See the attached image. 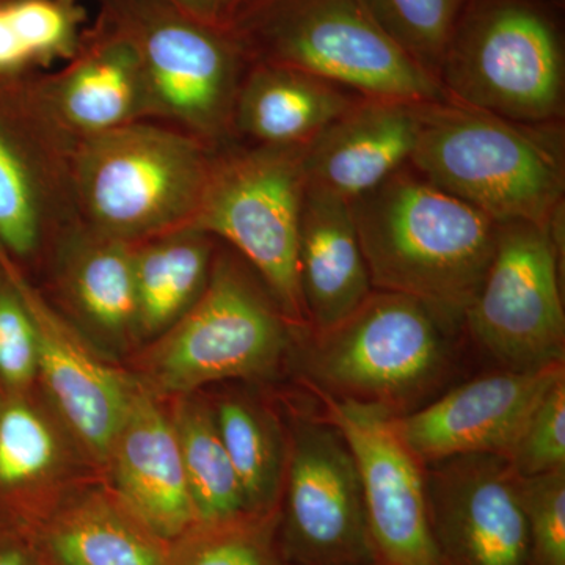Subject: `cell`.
Returning a JSON list of instances; mask_svg holds the SVG:
<instances>
[{
    "instance_id": "obj_31",
    "label": "cell",
    "mask_w": 565,
    "mask_h": 565,
    "mask_svg": "<svg viewBox=\"0 0 565 565\" xmlns=\"http://www.w3.org/2000/svg\"><path fill=\"white\" fill-rule=\"evenodd\" d=\"M527 565H565V470L520 478Z\"/></svg>"
},
{
    "instance_id": "obj_32",
    "label": "cell",
    "mask_w": 565,
    "mask_h": 565,
    "mask_svg": "<svg viewBox=\"0 0 565 565\" xmlns=\"http://www.w3.org/2000/svg\"><path fill=\"white\" fill-rule=\"evenodd\" d=\"M40 237V214L31 174L0 129V243L28 255Z\"/></svg>"
},
{
    "instance_id": "obj_5",
    "label": "cell",
    "mask_w": 565,
    "mask_h": 565,
    "mask_svg": "<svg viewBox=\"0 0 565 565\" xmlns=\"http://www.w3.org/2000/svg\"><path fill=\"white\" fill-rule=\"evenodd\" d=\"M302 329L288 321L239 255L212 259L203 292L145 355V386L188 396L226 381H269L292 359Z\"/></svg>"
},
{
    "instance_id": "obj_27",
    "label": "cell",
    "mask_w": 565,
    "mask_h": 565,
    "mask_svg": "<svg viewBox=\"0 0 565 565\" xmlns=\"http://www.w3.org/2000/svg\"><path fill=\"white\" fill-rule=\"evenodd\" d=\"M278 508L196 522L169 545L167 565H291L278 535Z\"/></svg>"
},
{
    "instance_id": "obj_15",
    "label": "cell",
    "mask_w": 565,
    "mask_h": 565,
    "mask_svg": "<svg viewBox=\"0 0 565 565\" xmlns=\"http://www.w3.org/2000/svg\"><path fill=\"white\" fill-rule=\"evenodd\" d=\"M3 275L20 292L36 333L39 377L63 426L96 462L106 463L137 381L107 364L0 255Z\"/></svg>"
},
{
    "instance_id": "obj_21",
    "label": "cell",
    "mask_w": 565,
    "mask_h": 565,
    "mask_svg": "<svg viewBox=\"0 0 565 565\" xmlns=\"http://www.w3.org/2000/svg\"><path fill=\"white\" fill-rule=\"evenodd\" d=\"M35 541L61 565H167L170 545L111 490L98 489L66 493Z\"/></svg>"
},
{
    "instance_id": "obj_14",
    "label": "cell",
    "mask_w": 565,
    "mask_h": 565,
    "mask_svg": "<svg viewBox=\"0 0 565 565\" xmlns=\"http://www.w3.org/2000/svg\"><path fill=\"white\" fill-rule=\"evenodd\" d=\"M565 375V363L544 370H500L441 392L411 414L392 416L401 440L426 465L470 455L504 459L541 397Z\"/></svg>"
},
{
    "instance_id": "obj_28",
    "label": "cell",
    "mask_w": 565,
    "mask_h": 565,
    "mask_svg": "<svg viewBox=\"0 0 565 565\" xmlns=\"http://www.w3.org/2000/svg\"><path fill=\"white\" fill-rule=\"evenodd\" d=\"M81 22L74 0H2L0 73L73 54Z\"/></svg>"
},
{
    "instance_id": "obj_13",
    "label": "cell",
    "mask_w": 565,
    "mask_h": 565,
    "mask_svg": "<svg viewBox=\"0 0 565 565\" xmlns=\"http://www.w3.org/2000/svg\"><path fill=\"white\" fill-rule=\"evenodd\" d=\"M427 511L444 565H527L519 476L497 455L426 465Z\"/></svg>"
},
{
    "instance_id": "obj_7",
    "label": "cell",
    "mask_w": 565,
    "mask_h": 565,
    "mask_svg": "<svg viewBox=\"0 0 565 565\" xmlns=\"http://www.w3.org/2000/svg\"><path fill=\"white\" fill-rule=\"evenodd\" d=\"M305 147H269L214 162L202 203L185 228L221 237L258 274L282 315L308 330L297 248L307 191Z\"/></svg>"
},
{
    "instance_id": "obj_19",
    "label": "cell",
    "mask_w": 565,
    "mask_h": 565,
    "mask_svg": "<svg viewBox=\"0 0 565 565\" xmlns=\"http://www.w3.org/2000/svg\"><path fill=\"white\" fill-rule=\"evenodd\" d=\"M65 438L28 393L0 390V522L35 535L66 493Z\"/></svg>"
},
{
    "instance_id": "obj_1",
    "label": "cell",
    "mask_w": 565,
    "mask_h": 565,
    "mask_svg": "<svg viewBox=\"0 0 565 565\" xmlns=\"http://www.w3.org/2000/svg\"><path fill=\"white\" fill-rule=\"evenodd\" d=\"M371 282L462 322L494 253L498 222L411 163L351 203Z\"/></svg>"
},
{
    "instance_id": "obj_3",
    "label": "cell",
    "mask_w": 565,
    "mask_h": 565,
    "mask_svg": "<svg viewBox=\"0 0 565 565\" xmlns=\"http://www.w3.org/2000/svg\"><path fill=\"white\" fill-rule=\"evenodd\" d=\"M411 166L494 222L550 225L565 204L564 122H522L441 99L419 107Z\"/></svg>"
},
{
    "instance_id": "obj_35",
    "label": "cell",
    "mask_w": 565,
    "mask_h": 565,
    "mask_svg": "<svg viewBox=\"0 0 565 565\" xmlns=\"http://www.w3.org/2000/svg\"><path fill=\"white\" fill-rule=\"evenodd\" d=\"M152 2L162 3L206 24L226 29L241 0H152Z\"/></svg>"
},
{
    "instance_id": "obj_17",
    "label": "cell",
    "mask_w": 565,
    "mask_h": 565,
    "mask_svg": "<svg viewBox=\"0 0 565 565\" xmlns=\"http://www.w3.org/2000/svg\"><path fill=\"white\" fill-rule=\"evenodd\" d=\"M423 103L360 99L305 147L307 185L352 203L411 162Z\"/></svg>"
},
{
    "instance_id": "obj_34",
    "label": "cell",
    "mask_w": 565,
    "mask_h": 565,
    "mask_svg": "<svg viewBox=\"0 0 565 565\" xmlns=\"http://www.w3.org/2000/svg\"><path fill=\"white\" fill-rule=\"evenodd\" d=\"M0 565H39L35 535L0 522Z\"/></svg>"
},
{
    "instance_id": "obj_36",
    "label": "cell",
    "mask_w": 565,
    "mask_h": 565,
    "mask_svg": "<svg viewBox=\"0 0 565 565\" xmlns=\"http://www.w3.org/2000/svg\"><path fill=\"white\" fill-rule=\"evenodd\" d=\"M39 545V544H36ZM39 565H61L55 563L54 559L50 555H46V553L43 552V550L39 546Z\"/></svg>"
},
{
    "instance_id": "obj_4",
    "label": "cell",
    "mask_w": 565,
    "mask_h": 565,
    "mask_svg": "<svg viewBox=\"0 0 565 565\" xmlns=\"http://www.w3.org/2000/svg\"><path fill=\"white\" fill-rule=\"evenodd\" d=\"M250 63L289 66L405 103L446 99L377 24L364 0H243L226 25Z\"/></svg>"
},
{
    "instance_id": "obj_24",
    "label": "cell",
    "mask_w": 565,
    "mask_h": 565,
    "mask_svg": "<svg viewBox=\"0 0 565 565\" xmlns=\"http://www.w3.org/2000/svg\"><path fill=\"white\" fill-rule=\"evenodd\" d=\"M215 426L243 487L248 512L280 504L288 433L269 407L247 394L218 397L212 405Z\"/></svg>"
},
{
    "instance_id": "obj_29",
    "label": "cell",
    "mask_w": 565,
    "mask_h": 565,
    "mask_svg": "<svg viewBox=\"0 0 565 565\" xmlns=\"http://www.w3.org/2000/svg\"><path fill=\"white\" fill-rule=\"evenodd\" d=\"M468 2L470 0H364L386 35L434 79H437L452 29Z\"/></svg>"
},
{
    "instance_id": "obj_16",
    "label": "cell",
    "mask_w": 565,
    "mask_h": 565,
    "mask_svg": "<svg viewBox=\"0 0 565 565\" xmlns=\"http://www.w3.org/2000/svg\"><path fill=\"white\" fill-rule=\"evenodd\" d=\"M104 465L111 492L163 541L196 523L172 416L140 382Z\"/></svg>"
},
{
    "instance_id": "obj_23",
    "label": "cell",
    "mask_w": 565,
    "mask_h": 565,
    "mask_svg": "<svg viewBox=\"0 0 565 565\" xmlns=\"http://www.w3.org/2000/svg\"><path fill=\"white\" fill-rule=\"evenodd\" d=\"M210 237L182 228L134 250L137 330L166 332L195 303L214 259Z\"/></svg>"
},
{
    "instance_id": "obj_11",
    "label": "cell",
    "mask_w": 565,
    "mask_h": 565,
    "mask_svg": "<svg viewBox=\"0 0 565 565\" xmlns=\"http://www.w3.org/2000/svg\"><path fill=\"white\" fill-rule=\"evenodd\" d=\"M278 535L291 565L377 563L351 449L332 423L289 408Z\"/></svg>"
},
{
    "instance_id": "obj_9",
    "label": "cell",
    "mask_w": 565,
    "mask_h": 565,
    "mask_svg": "<svg viewBox=\"0 0 565 565\" xmlns=\"http://www.w3.org/2000/svg\"><path fill=\"white\" fill-rule=\"evenodd\" d=\"M564 217L550 225L498 223L492 262L462 329L504 370L565 363Z\"/></svg>"
},
{
    "instance_id": "obj_22",
    "label": "cell",
    "mask_w": 565,
    "mask_h": 565,
    "mask_svg": "<svg viewBox=\"0 0 565 565\" xmlns=\"http://www.w3.org/2000/svg\"><path fill=\"white\" fill-rule=\"evenodd\" d=\"M61 84L63 117L90 136L129 125L148 93L136 51L106 18Z\"/></svg>"
},
{
    "instance_id": "obj_37",
    "label": "cell",
    "mask_w": 565,
    "mask_h": 565,
    "mask_svg": "<svg viewBox=\"0 0 565 565\" xmlns=\"http://www.w3.org/2000/svg\"><path fill=\"white\" fill-rule=\"evenodd\" d=\"M371 565H382V564H379V563H374V564H371Z\"/></svg>"
},
{
    "instance_id": "obj_26",
    "label": "cell",
    "mask_w": 565,
    "mask_h": 565,
    "mask_svg": "<svg viewBox=\"0 0 565 565\" xmlns=\"http://www.w3.org/2000/svg\"><path fill=\"white\" fill-rule=\"evenodd\" d=\"M172 422L196 522H218L247 511L243 487L215 426L211 405L182 396Z\"/></svg>"
},
{
    "instance_id": "obj_2",
    "label": "cell",
    "mask_w": 565,
    "mask_h": 565,
    "mask_svg": "<svg viewBox=\"0 0 565 565\" xmlns=\"http://www.w3.org/2000/svg\"><path fill=\"white\" fill-rule=\"evenodd\" d=\"M462 322L405 294L377 291L323 332L303 330L292 360L310 393L375 405L393 416L451 381Z\"/></svg>"
},
{
    "instance_id": "obj_25",
    "label": "cell",
    "mask_w": 565,
    "mask_h": 565,
    "mask_svg": "<svg viewBox=\"0 0 565 565\" xmlns=\"http://www.w3.org/2000/svg\"><path fill=\"white\" fill-rule=\"evenodd\" d=\"M71 299L93 329L114 343L137 330L134 248L104 236L82 247L66 270Z\"/></svg>"
},
{
    "instance_id": "obj_10",
    "label": "cell",
    "mask_w": 565,
    "mask_h": 565,
    "mask_svg": "<svg viewBox=\"0 0 565 565\" xmlns=\"http://www.w3.org/2000/svg\"><path fill=\"white\" fill-rule=\"evenodd\" d=\"M103 18L131 43L147 90L163 109L206 137L233 128L250 62L228 29L152 0H106Z\"/></svg>"
},
{
    "instance_id": "obj_38",
    "label": "cell",
    "mask_w": 565,
    "mask_h": 565,
    "mask_svg": "<svg viewBox=\"0 0 565 565\" xmlns=\"http://www.w3.org/2000/svg\"><path fill=\"white\" fill-rule=\"evenodd\" d=\"M241 2H243V0H241ZM241 2H239V3H241Z\"/></svg>"
},
{
    "instance_id": "obj_6",
    "label": "cell",
    "mask_w": 565,
    "mask_h": 565,
    "mask_svg": "<svg viewBox=\"0 0 565 565\" xmlns=\"http://www.w3.org/2000/svg\"><path fill=\"white\" fill-rule=\"evenodd\" d=\"M451 102L522 122H564L565 39L550 0H470L437 74Z\"/></svg>"
},
{
    "instance_id": "obj_18",
    "label": "cell",
    "mask_w": 565,
    "mask_h": 565,
    "mask_svg": "<svg viewBox=\"0 0 565 565\" xmlns=\"http://www.w3.org/2000/svg\"><path fill=\"white\" fill-rule=\"evenodd\" d=\"M297 267L310 332L337 326L371 296L373 282L351 203L307 185Z\"/></svg>"
},
{
    "instance_id": "obj_20",
    "label": "cell",
    "mask_w": 565,
    "mask_h": 565,
    "mask_svg": "<svg viewBox=\"0 0 565 565\" xmlns=\"http://www.w3.org/2000/svg\"><path fill=\"white\" fill-rule=\"evenodd\" d=\"M364 96L289 66L250 63L234 104L233 125L269 147H307Z\"/></svg>"
},
{
    "instance_id": "obj_12",
    "label": "cell",
    "mask_w": 565,
    "mask_h": 565,
    "mask_svg": "<svg viewBox=\"0 0 565 565\" xmlns=\"http://www.w3.org/2000/svg\"><path fill=\"white\" fill-rule=\"evenodd\" d=\"M311 394L351 449L377 563L444 565L430 531L426 467L394 430L393 415L375 405Z\"/></svg>"
},
{
    "instance_id": "obj_33",
    "label": "cell",
    "mask_w": 565,
    "mask_h": 565,
    "mask_svg": "<svg viewBox=\"0 0 565 565\" xmlns=\"http://www.w3.org/2000/svg\"><path fill=\"white\" fill-rule=\"evenodd\" d=\"M36 377L35 326L20 292L6 277L0 285V390L28 393Z\"/></svg>"
},
{
    "instance_id": "obj_30",
    "label": "cell",
    "mask_w": 565,
    "mask_h": 565,
    "mask_svg": "<svg viewBox=\"0 0 565 565\" xmlns=\"http://www.w3.org/2000/svg\"><path fill=\"white\" fill-rule=\"evenodd\" d=\"M505 459L520 478L565 470V375L535 405Z\"/></svg>"
},
{
    "instance_id": "obj_8",
    "label": "cell",
    "mask_w": 565,
    "mask_h": 565,
    "mask_svg": "<svg viewBox=\"0 0 565 565\" xmlns=\"http://www.w3.org/2000/svg\"><path fill=\"white\" fill-rule=\"evenodd\" d=\"M214 162L199 140L152 126L96 134L82 148L77 181L85 210L115 239L191 223Z\"/></svg>"
}]
</instances>
